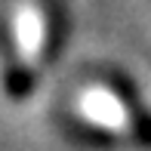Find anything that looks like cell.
Segmentation results:
<instances>
[{"label":"cell","instance_id":"3957f363","mask_svg":"<svg viewBox=\"0 0 151 151\" xmlns=\"http://www.w3.org/2000/svg\"><path fill=\"white\" fill-rule=\"evenodd\" d=\"M43 9V40H40V65H52L68 43V6L65 0H40Z\"/></svg>","mask_w":151,"mask_h":151},{"label":"cell","instance_id":"6da1fadb","mask_svg":"<svg viewBox=\"0 0 151 151\" xmlns=\"http://www.w3.org/2000/svg\"><path fill=\"white\" fill-rule=\"evenodd\" d=\"M0 62H3V90L9 99H28L34 83H37V74L34 68H28L19 56V46L12 40L9 25L0 19Z\"/></svg>","mask_w":151,"mask_h":151},{"label":"cell","instance_id":"7a4b0ae2","mask_svg":"<svg viewBox=\"0 0 151 151\" xmlns=\"http://www.w3.org/2000/svg\"><path fill=\"white\" fill-rule=\"evenodd\" d=\"M105 83H108V90L120 99L123 111H127V117H129V127H133V139L139 142L142 148H151V111L145 108L139 90H136L120 71H108Z\"/></svg>","mask_w":151,"mask_h":151}]
</instances>
